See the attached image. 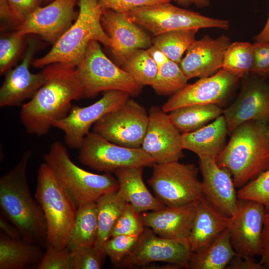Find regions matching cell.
I'll return each mask as SVG.
<instances>
[{
  "label": "cell",
  "mask_w": 269,
  "mask_h": 269,
  "mask_svg": "<svg viewBox=\"0 0 269 269\" xmlns=\"http://www.w3.org/2000/svg\"><path fill=\"white\" fill-rule=\"evenodd\" d=\"M42 71L46 77L45 83L21 106L19 113L25 131L38 136L46 134L54 122L67 115L73 101L83 98L76 67L55 63Z\"/></svg>",
  "instance_id": "6da1fadb"
},
{
  "label": "cell",
  "mask_w": 269,
  "mask_h": 269,
  "mask_svg": "<svg viewBox=\"0 0 269 269\" xmlns=\"http://www.w3.org/2000/svg\"><path fill=\"white\" fill-rule=\"evenodd\" d=\"M32 156L25 151L15 166L0 178V207L24 240L45 247L47 225L42 209L30 192L27 168Z\"/></svg>",
  "instance_id": "7a4b0ae2"
},
{
  "label": "cell",
  "mask_w": 269,
  "mask_h": 269,
  "mask_svg": "<svg viewBox=\"0 0 269 269\" xmlns=\"http://www.w3.org/2000/svg\"><path fill=\"white\" fill-rule=\"evenodd\" d=\"M269 127L249 121L237 127L215 160L231 173L235 185L240 188L269 168Z\"/></svg>",
  "instance_id": "3957f363"
},
{
  "label": "cell",
  "mask_w": 269,
  "mask_h": 269,
  "mask_svg": "<svg viewBox=\"0 0 269 269\" xmlns=\"http://www.w3.org/2000/svg\"><path fill=\"white\" fill-rule=\"evenodd\" d=\"M79 5L74 23L53 43L47 54L31 63L34 67L42 68L55 63L76 67L93 40L110 47L111 41L101 23L103 10L98 0H79Z\"/></svg>",
  "instance_id": "277c9868"
},
{
  "label": "cell",
  "mask_w": 269,
  "mask_h": 269,
  "mask_svg": "<svg viewBox=\"0 0 269 269\" xmlns=\"http://www.w3.org/2000/svg\"><path fill=\"white\" fill-rule=\"evenodd\" d=\"M43 160L77 207L96 202L103 195L119 189L117 179L111 173H93L75 164L67 146L60 141L51 144Z\"/></svg>",
  "instance_id": "5b68a950"
},
{
  "label": "cell",
  "mask_w": 269,
  "mask_h": 269,
  "mask_svg": "<svg viewBox=\"0 0 269 269\" xmlns=\"http://www.w3.org/2000/svg\"><path fill=\"white\" fill-rule=\"evenodd\" d=\"M35 198L42 209L46 222L45 247L66 248L77 207L44 162L37 171Z\"/></svg>",
  "instance_id": "8992f818"
},
{
  "label": "cell",
  "mask_w": 269,
  "mask_h": 269,
  "mask_svg": "<svg viewBox=\"0 0 269 269\" xmlns=\"http://www.w3.org/2000/svg\"><path fill=\"white\" fill-rule=\"evenodd\" d=\"M76 70L83 89V98H92L101 92L111 90L125 92L134 97L143 87L112 62L95 40L88 44Z\"/></svg>",
  "instance_id": "52a82bcc"
},
{
  "label": "cell",
  "mask_w": 269,
  "mask_h": 269,
  "mask_svg": "<svg viewBox=\"0 0 269 269\" xmlns=\"http://www.w3.org/2000/svg\"><path fill=\"white\" fill-rule=\"evenodd\" d=\"M147 183L165 206L196 202L203 195L198 169L193 164L178 161L155 163Z\"/></svg>",
  "instance_id": "ba28073f"
},
{
  "label": "cell",
  "mask_w": 269,
  "mask_h": 269,
  "mask_svg": "<svg viewBox=\"0 0 269 269\" xmlns=\"http://www.w3.org/2000/svg\"><path fill=\"white\" fill-rule=\"evenodd\" d=\"M127 14L129 18L157 36L180 29L216 28L227 30L229 22L176 6L165 2L135 8Z\"/></svg>",
  "instance_id": "9c48e42d"
},
{
  "label": "cell",
  "mask_w": 269,
  "mask_h": 269,
  "mask_svg": "<svg viewBox=\"0 0 269 269\" xmlns=\"http://www.w3.org/2000/svg\"><path fill=\"white\" fill-rule=\"evenodd\" d=\"M78 149L81 163L104 173L126 167H153L156 163L141 147L131 148L116 144L92 131L84 138Z\"/></svg>",
  "instance_id": "30bf717a"
},
{
  "label": "cell",
  "mask_w": 269,
  "mask_h": 269,
  "mask_svg": "<svg viewBox=\"0 0 269 269\" xmlns=\"http://www.w3.org/2000/svg\"><path fill=\"white\" fill-rule=\"evenodd\" d=\"M148 120V112L144 107L129 98L95 123L92 131L116 144L140 147Z\"/></svg>",
  "instance_id": "8fae6325"
},
{
  "label": "cell",
  "mask_w": 269,
  "mask_h": 269,
  "mask_svg": "<svg viewBox=\"0 0 269 269\" xmlns=\"http://www.w3.org/2000/svg\"><path fill=\"white\" fill-rule=\"evenodd\" d=\"M191 253L188 239L163 238L145 227L132 251L118 267H142L162 262L186 269Z\"/></svg>",
  "instance_id": "7c38bea8"
},
{
  "label": "cell",
  "mask_w": 269,
  "mask_h": 269,
  "mask_svg": "<svg viewBox=\"0 0 269 269\" xmlns=\"http://www.w3.org/2000/svg\"><path fill=\"white\" fill-rule=\"evenodd\" d=\"M268 78L251 73L242 78L238 96L224 110L228 134L239 125L254 121L269 127V81Z\"/></svg>",
  "instance_id": "4fadbf2b"
},
{
  "label": "cell",
  "mask_w": 269,
  "mask_h": 269,
  "mask_svg": "<svg viewBox=\"0 0 269 269\" xmlns=\"http://www.w3.org/2000/svg\"><path fill=\"white\" fill-rule=\"evenodd\" d=\"M130 95L123 91L111 90L106 92L98 101L88 106H72L66 116L53 124L52 127L58 129L64 134L67 147L79 149L90 129L105 114L120 105Z\"/></svg>",
  "instance_id": "5bb4252c"
},
{
  "label": "cell",
  "mask_w": 269,
  "mask_h": 269,
  "mask_svg": "<svg viewBox=\"0 0 269 269\" xmlns=\"http://www.w3.org/2000/svg\"><path fill=\"white\" fill-rule=\"evenodd\" d=\"M240 79L238 75L221 68L211 76L200 78L193 84H187L174 94L161 108L168 113L189 105H219L228 98Z\"/></svg>",
  "instance_id": "9a60e30c"
},
{
  "label": "cell",
  "mask_w": 269,
  "mask_h": 269,
  "mask_svg": "<svg viewBox=\"0 0 269 269\" xmlns=\"http://www.w3.org/2000/svg\"><path fill=\"white\" fill-rule=\"evenodd\" d=\"M237 210L229 227L231 245L240 256L254 258L261 256L265 207L249 200L238 199Z\"/></svg>",
  "instance_id": "2e32d148"
},
{
  "label": "cell",
  "mask_w": 269,
  "mask_h": 269,
  "mask_svg": "<svg viewBox=\"0 0 269 269\" xmlns=\"http://www.w3.org/2000/svg\"><path fill=\"white\" fill-rule=\"evenodd\" d=\"M148 112V124L141 147L156 163L179 161L184 156L182 134L161 107L152 106Z\"/></svg>",
  "instance_id": "e0dca14e"
},
{
  "label": "cell",
  "mask_w": 269,
  "mask_h": 269,
  "mask_svg": "<svg viewBox=\"0 0 269 269\" xmlns=\"http://www.w3.org/2000/svg\"><path fill=\"white\" fill-rule=\"evenodd\" d=\"M77 0H54L37 7L16 28L22 35L37 34L53 43L70 27L77 17Z\"/></svg>",
  "instance_id": "ac0fdd59"
},
{
  "label": "cell",
  "mask_w": 269,
  "mask_h": 269,
  "mask_svg": "<svg viewBox=\"0 0 269 269\" xmlns=\"http://www.w3.org/2000/svg\"><path fill=\"white\" fill-rule=\"evenodd\" d=\"M101 20L111 41L109 48L119 65H123L135 50L151 46L150 38L127 13L104 10Z\"/></svg>",
  "instance_id": "d6986e66"
},
{
  "label": "cell",
  "mask_w": 269,
  "mask_h": 269,
  "mask_svg": "<svg viewBox=\"0 0 269 269\" xmlns=\"http://www.w3.org/2000/svg\"><path fill=\"white\" fill-rule=\"evenodd\" d=\"M36 46L34 40H29L21 62L6 73L0 88V108L21 106L45 83L46 77L42 71L33 73L29 70Z\"/></svg>",
  "instance_id": "ffe728a7"
},
{
  "label": "cell",
  "mask_w": 269,
  "mask_h": 269,
  "mask_svg": "<svg viewBox=\"0 0 269 269\" xmlns=\"http://www.w3.org/2000/svg\"><path fill=\"white\" fill-rule=\"evenodd\" d=\"M199 160L203 195L222 214L233 217L237 212L238 198L231 172L219 166L215 159L202 157Z\"/></svg>",
  "instance_id": "44dd1931"
},
{
  "label": "cell",
  "mask_w": 269,
  "mask_h": 269,
  "mask_svg": "<svg viewBox=\"0 0 269 269\" xmlns=\"http://www.w3.org/2000/svg\"><path fill=\"white\" fill-rule=\"evenodd\" d=\"M231 43L226 35L216 39L206 35L195 40L179 66L188 80L211 76L222 68L225 53Z\"/></svg>",
  "instance_id": "7402d4cb"
},
{
  "label": "cell",
  "mask_w": 269,
  "mask_h": 269,
  "mask_svg": "<svg viewBox=\"0 0 269 269\" xmlns=\"http://www.w3.org/2000/svg\"><path fill=\"white\" fill-rule=\"evenodd\" d=\"M197 201L139 214L144 226L158 236L171 239H188L195 216Z\"/></svg>",
  "instance_id": "603a6c76"
},
{
  "label": "cell",
  "mask_w": 269,
  "mask_h": 269,
  "mask_svg": "<svg viewBox=\"0 0 269 269\" xmlns=\"http://www.w3.org/2000/svg\"><path fill=\"white\" fill-rule=\"evenodd\" d=\"M231 221V218L218 211L203 195L197 201L195 216L188 238L192 253L209 246L229 227Z\"/></svg>",
  "instance_id": "cb8c5ba5"
},
{
  "label": "cell",
  "mask_w": 269,
  "mask_h": 269,
  "mask_svg": "<svg viewBox=\"0 0 269 269\" xmlns=\"http://www.w3.org/2000/svg\"><path fill=\"white\" fill-rule=\"evenodd\" d=\"M143 168L126 167L113 172L119 183L118 190L138 214L159 210L166 207L145 185L142 178Z\"/></svg>",
  "instance_id": "d4e9b609"
},
{
  "label": "cell",
  "mask_w": 269,
  "mask_h": 269,
  "mask_svg": "<svg viewBox=\"0 0 269 269\" xmlns=\"http://www.w3.org/2000/svg\"><path fill=\"white\" fill-rule=\"evenodd\" d=\"M228 134L226 121L223 114L211 124L192 132L182 134L183 149L190 150L199 158L216 159L226 146Z\"/></svg>",
  "instance_id": "484cf974"
},
{
  "label": "cell",
  "mask_w": 269,
  "mask_h": 269,
  "mask_svg": "<svg viewBox=\"0 0 269 269\" xmlns=\"http://www.w3.org/2000/svg\"><path fill=\"white\" fill-rule=\"evenodd\" d=\"M40 246L0 233V269H24L36 265L44 252Z\"/></svg>",
  "instance_id": "4316f807"
},
{
  "label": "cell",
  "mask_w": 269,
  "mask_h": 269,
  "mask_svg": "<svg viewBox=\"0 0 269 269\" xmlns=\"http://www.w3.org/2000/svg\"><path fill=\"white\" fill-rule=\"evenodd\" d=\"M237 255L230 241L229 228L225 230L209 246L192 252L186 269H224Z\"/></svg>",
  "instance_id": "83f0119b"
},
{
  "label": "cell",
  "mask_w": 269,
  "mask_h": 269,
  "mask_svg": "<svg viewBox=\"0 0 269 269\" xmlns=\"http://www.w3.org/2000/svg\"><path fill=\"white\" fill-rule=\"evenodd\" d=\"M147 50L157 66V76L151 87L158 95L174 94L187 84L188 79L179 64L168 59L154 45Z\"/></svg>",
  "instance_id": "f1b7e54d"
},
{
  "label": "cell",
  "mask_w": 269,
  "mask_h": 269,
  "mask_svg": "<svg viewBox=\"0 0 269 269\" xmlns=\"http://www.w3.org/2000/svg\"><path fill=\"white\" fill-rule=\"evenodd\" d=\"M98 231L96 202H90L79 206L77 207L66 248L72 252L82 247L94 245Z\"/></svg>",
  "instance_id": "f546056e"
},
{
  "label": "cell",
  "mask_w": 269,
  "mask_h": 269,
  "mask_svg": "<svg viewBox=\"0 0 269 269\" xmlns=\"http://www.w3.org/2000/svg\"><path fill=\"white\" fill-rule=\"evenodd\" d=\"M127 203L118 190L103 195L96 201L98 231L94 246L99 251L104 252V244Z\"/></svg>",
  "instance_id": "4dcf8cb0"
},
{
  "label": "cell",
  "mask_w": 269,
  "mask_h": 269,
  "mask_svg": "<svg viewBox=\"0 0 269 269\" xmlns=\"http://www.w3.org/2000/svg\"><path fill=\"white\" fill-rule=\"evenodd\" d=\"M223 111L217 105H193L175 109L168 115L174 126L183 134L203 127L222 115Z\"/></svg>",
  "instance_id": "1f68e13d"
},
{
  "label": "cell",
  "mask_w": 269,
  "mask_h": 269,
  "mask_svg": "<svg viewBox=\"0 0 269 269\" xmlns=\"http://www.w3.org/2000/svg\"><path fill=\"white\" fill-rule=\"evenodd\" d=\"M198 30L194 28L169 31L155 36L152 43L168 59L179 64L183 54L196 40Z\"/></svg>",
  "instance_id": "d6a6232c"
},
{
  "label": "cell",
  "mask_w": 269,
  "mask_h": 269,
  "mask_svg": "<svg viewBox=\"0 0 269 269\" xmlns=\"http://www.w3.org/2000/svg\"><path fill=\"white\" fill-rule=\"evenodd\" d=\"M123 66V69L142 86H151L155 81L157 64L147 49H140L134 51Z\"/></svg>",
  "instance_id": "836d02e7"
},
{
  "label": "cell",
  "mask_w": 269,
  "mask_h": 269,
  "mask_svg": "<svg viewBox=\"0 0 269 269\" xmlns=\"http://www.w3.org/2000/svg\"><path fill=\"white\" fill-rule=\"evenodd\" d=\"M253 59V43L239 41L231 43L225 53L222 68L238 75L242 79L251 73Z\"/></svg>",
  "instance_id": "e575fe53"
},
{
  "label": "cell",
  "mask_w": 269,
  "mask_h": 269,
  "mask_svg": "<svg viewBox=\"0 0 269 269\" xmlns=\"http://www.w3.org/2000/svg\"><path fill=\"white\" fill-rule=\"evenodd\" d=\"M238 199L260 203L269 211V168L250 181L237 192Z\"/></svg>",
  "instance_id": "d590c367"
},
{
  "label": "cell",
  "mask_w": 269,
  "mask_h": 269,
  "mask_svg": "<svg viewBox=\"0 0 269 269\" xmlns=\"http://www.w3.org/2000/svg\"><path fill=\"white\" fill-rule=\"evenodd\" d=\"M139 237L120 235L110 237L104 244L103 252L111 263L118 267L132 251Z\"/></svg>",
  "instance_id": "8d00e7d4"
},
{
  "label": "cell",
  "mask_w": 269,
  "mask_h": 269,
  "mask_svg": "<svg viewBox=\"0 0 269 269\" xmlns=\"http://www.w3.org/2000/svg\"><path fill=\"white\" fill-rule=\"evenodd\" d=\"M144 228L139 214L130 204L127 203L114 225L110 237L120 235L139 236Z\"/></svg>",
  "instance_id": "74e56055"
},
{
  "label": "cell",
  "mask_w": 269,
  "mask_h": 269,
  "mask_svg": "<svg viewBox=\"0 0 269 269\" xmlns=\"http://www.w3.org/2000/svg\"><path fill=\"white\" fill-rule=\"evenodd\" d=\"M38 6V0H0V18L19 25Z\"/></svg>",
  "instance_id": "f35d334b"
},
{
  "label": "cell",
  "mask_w": 269,
  "mask_h": 269,
  "mask_svg": "<svg viewBox=\"0 0 269 269\" xmlns=\"http://www.w3.org/2000/svg\"><path fill=\"white\" fill-rule=\"evenodd\" d=\"M105 257L94 245L81 247L71 252V269H101Z\"/></svg>",
  "instance_id": "ab89813d"
},
{
  "label": "cell",
  "mask_w": 269,
  "mask_h": 269,
  "mask_svg": "<svg viewBox=\"0 0 269 269\" xmlns=\"http://www.w3.org/2000/svg\"><path fill=\"white\" fill-rule=\"evenodd\" d=\"M16 31L0 39V72L6 73L18 54L24 38Z\"/></svg>",
  "instance_id": "60d3db41"
},
{
  "label": "cell",
  "mask_w": 269,
  "mask_h": 269,
  "mask_svg": "<svg viewBox=\"0 0 269 269\" xmlns=\"http://www.w3.org/2000/svg\"><path fill=\"white\" fill-rule=\"evenodd\" d=\"M36 269H71V252L67 248L59 249L52 246L46 251Z\"/></svg>",
  "instance_id": "b9f144b4"
},
{
  "label": "cell",
  "mask_w": 269,
  "mask_h": 269,
  "mask_svg": "<svg viewBox=\"0 0 269 269\" xmlns=\"http://www.w3.org/2000/svg\"><path fill=\"white\" fill-rule=\"evenodd\" d=\"M171 1V0H98L99 5L102 10L110 9L126 13L136 7Z\"/></svg>",
  "instance_id": "7bdbcfd3"
},
{
  "label": "cell",
  "mask_w": 269,
  "mask_h": 269,
  "mask_svg": "<svg viewBox=\"0 0 269 269\" xmlns=\"http://www.w3.org/2000/svg\"><path fill=\"white\" fill-rule=\"evenodd\" d=\"M253 65L251 73L269 78V42H255Z\"/></svg>",
  "instance_id": "ee69618b"
},
{
  "label": "cell",
  "mask_w": 269,
  "mask_h": 269,
  "mask_svg": "<svg viewBox=\"0 0 269 269\" xmlns=\"http://www.w3.org/2000/svg\"><path fill=\"white\" fill-rule=\"evenodd\" d=\"M227 269H266L265 266L254 258L236 255L227 266Z\"/></svg>",
  "instance_id": "f6af8a7d"
},
{
  "label": "cell",
  "mask_w": 269,
  "mask_h": 269,
  "mask_svg": "<svg viewBox=\"0 0 269 269\" xmlns=\"http://www.w3.org/2000/svg\"><path fill=\"white\" fill-rule=\"evenodd\" d=\"M262 250L260 263L264 264L269 259V211L266 212L262 238Z\"/></svg>",
  "instance_id": "bcb514c9"
},
{
  "label": "cell",
  "mask_w": 269,
  "mask_h": 269,
  "mask_svg": "<svg viewBox=\"0 0 269 269\" xmlns=\"http://www.w3.org/2000/svg\"><path fill=\"white\" fill-rule=\"evenodd\" d=\"M0 228L1 232L9 238L15 239H22L17 228L2 215L0 216Z\"/></svg>",
  "instance_id": "7dc6e473"
},
{
  "label": "cell",
  "mask_w": 269,
  "mask_h": 269,
  "mask_svg": "<svg viewBox=\"0 0 269 269\" xmlns=\"http://www.w3.org/2000/svg\"><path fill=\"white\" fill-rule=\"evenodd\" d=\"M183 6L195 5L198 7H206L209 4V0H171Z\"/></svg>",
  "instance_id": "c3c4849f"
},
{
  "label": "cell",
  "mask_w": 269,
  "mask_h": 269,
  "mask_svg": "<svg viewBox=\"0 0 269 269\" xmlns=\"http://www.w3.org/2000/svg\"><path fill=\"white\" fill-rule=\"evenodd\" d=\"M254 39L255 42H269V21L266 22L263 29L254 37Z\"/></svg>",
  "instance_id": "681fc988"
},
{
  "label": "cell",
  "mask_w": 269,
  "mask_h": 269,
  "mask_svg": "<svg viewBox=\"0 0 269 269\" xmlns=\"http://www.w3.org/2000/svg\"><path fill=\"white\" fill-rule=\"evenodd\" d=\"M264 266H265L266 269H269V259L268 260V261L264 264Z\"/></svg>",
  "instance_id": "f907efd6"
},
{
  "label": "cell",
  "mask_w": 269,
  "mask_h": 269,
  "mask_svg": "<svg viewBox=\"0 0 269 269\" xmlns=\"http://www.w3.org/2000/svg\"><path fill=\"white\" fill-rule=\"evenodd\" d=\"M266 134H267V138H268V139L269 140V127H268V128H267V132H266Z\"/></svg>",
  "instance_id": "816d5d0a"
},
{
  "label": "cell",
  "mask_w": 269,
  "mask_h": 269,
  "mask_svg": "<svg viewBox=\"0 0 269 269\" xmlns=\"http://www.w3.org/2000/svg\"><path fill=\"white\" fill-rule=\"evenodd\" d=\"M267 22L269 21V15H268V19H267Z\"/></svg>",
  "instance_id": "f5cc1de1"
}]
</instances>
